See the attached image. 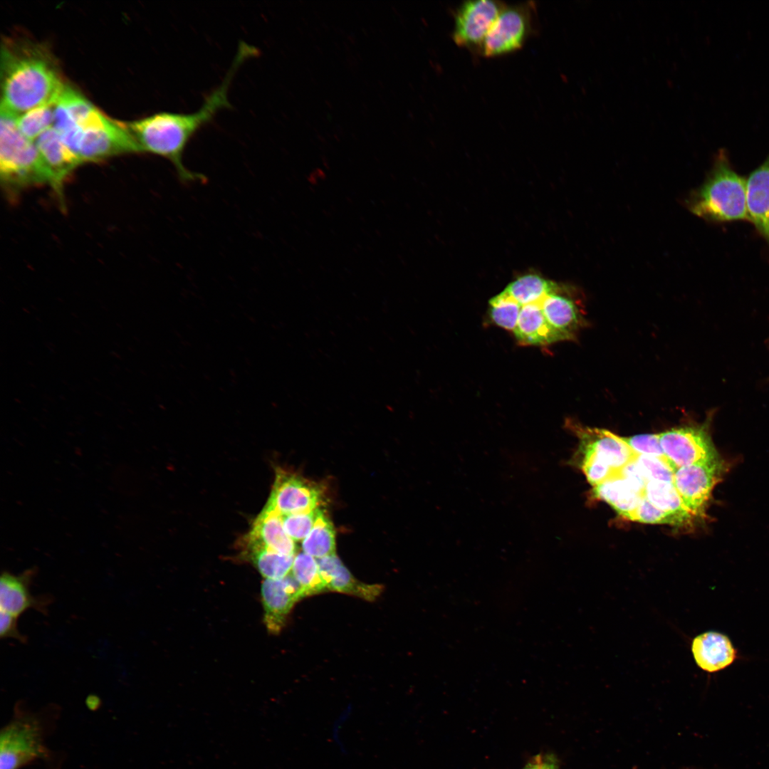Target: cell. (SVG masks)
Returning a JSON list of instances; mask_svg holds the SVG:
<instances>
[{
    "label": "cell",
    "mask_w": 769,
    "mask_h": 769,
    "mask_svg": "<svg viewBox=\"0 0 769 769\" xmlns=\"http://www.w3.org/2000/svg\"><path fill=\"white\" fill-rule=\"evenodd\" d=\"M542 769H558V763L555 758L553 756H543Z\"/></svg>",
    "instance_id": "cell-36"
},
{
    "label": "cell",
    "mask_w": 769,
    "mask_h": 769,
    "mask_svg": "<svg viewBox=\"0 0 769 769\" xmlns=\"http://www.w3.org/2000/svg\"><path fill=\"white\" fill-rule=\"evenodd\" d=\"M49 178V185L63 202L64 184L80 164V158L63 142L51 127L34 141Z\"/></svg>",
    "instance_id": "cell-13"
},
{
    "label": "cell",
    "mask_w": 769,
    "mask_h": 769,
    "mask_svg": "<svg viewBox=\"0 0 769 769\" xmlns=\"http://www.w3.org/2000/svg\"><path fill=\"white\" fill-rule=\"evenodd\" d=\"M767 343L768 344V347H769V339H768V341L767 342Z\"/></svg>",
    "instance_id": "cell-37"
},
{
    "label": "cell",
    "mask_w": 769,
    "mask_h": 769,
    "mask_svg": "<svg viewBox=\"0 0 769 769\" xmlns=\"http://www.w3.org/2000/svg\"><path fill=\"white\" fill-rule=\"evenodd\" d=\"M56 100L38 105L16 117V126L24 137L34 142L43 132L53 127Z\"/></svg>",
    "instance_id": "cell-28"
},
{
    "label": "cell",
    "mask_w": 769,
    "mask_h": 769,
    "mask_svg": "<svg viewBox=\"0 0 769 769\" xmlns=\"http://www.w3.org/2000/svg\"><path fill=\"white\" fill-rule=\"evenodd\" d=\"M543 763V756L541 755L535 756L533 758L524 768V769H542Z\"/></svg>",
    "instance_id": "cell-35"
},
{
    "label": "cell",
    "mask_w": 769,
    "mask_h": 769,
    "mask_svg": "<svg viewBox=\"0 0 769 769\" xmlns=\"http://www.w3.org/2000/svg\"><path fill=\"white\" fill-rule=\"evenodd\" d=\"M246 536L278 553L295 555V541L286 533L281 516L275 512L263 508Z\"/></svg>",
    "instance_id": "cell-21"
},
{
    "label": "cell",
    "mask_w": 769,
    "mask_h": 769,
    "mask_svg": "<svg viewBox=\"0 0 769 769\" xmlns=\"http://www.w3.org/2000/svg\"><path fill=\"white\" fill-rule=\"evenodd\" d=\"M46 755L43 728L34 716H16L2 728L0 769H20Z\"/></svg>",
    "instance_id": "cell-8"
},
{
    "label": "cell",
    "mask_w": 769,
    "mask_h": 769,
    "mask_svg": "<svg viewBox=\"0 0 769 769\" xmlns=\"http://www.w3.org/2000/svg\"><path fill=\"white\" fill-rule=\"evenodd\" d=\"M644 496L655 507L674 518L679 527L691 526L696 520L684 506L672 482L648 481Z\"/></svg>",
    "instance_id": "cell-22"
},
{
    "label": "cell",
    "mask_w": 769,
    "mask_h": 769,
    "mask_svg": "<svg viewBox=\"0 0 769 769\" xmlns=\"http://www.w3.org/2000/svg\"><path fill=\"white\" fill-rule=\"evenodd\" d=\"M593 493L627 520L644 496L637 491L620 474L594 486Z\"/></svg>",
    "instance_id": "cell-23"
},
{
    "label": "cell",
    "mask_w": 769,
    "mask_h": 769,
    "mask_svg": "<svg viewBox=\"0 0 769 769\" xmlns=\"http://www.w3.org/2000/svg\"><path fill=\"white\" fill-rule=\"evenodd\" d=\"M66 83L44 47L6 41L1 53V109L16 116L57 99Z\"/></svg>",
    "instance_id": "cell-2"
},
{
    "label": "cell",
    "mask_w": 769,
    "mask_h": 769,
    "mask_svg": "<svg viewBox=\"0 0 769 769\" xmlns=\"http://www.w3.org/2000/svg\"><path fill=\"white\" fill-rule=\"evenodd\" d=\"M36 572V568L33 567L18 575L8 571H4L1 573L0 579L1 610L18 617L30 609L36 610L42 613L46 612V607L50 603V598L46 596H34L30 590Z\"/></svg>",
    "instance_id": "cell-15"
},
{
    "label": "cell",
    "mask_w": 769,
    "mask_h": 769,
    "mask_svg": "<svg viewBox=\"0 0 769 769\" xmlns=\"http://www.w3.org/2000/svg\"><path fill=\"white\" fill-rule=\"evenodd\" d=\"M505 7L498 1L463 2L454 16L452 38L457 46L478 50L486 36Z\"/></svg>",
    "instance_id": "cell-12"
},
{
    "label": "cell",
    "mask_w": 769,
    "mask_h": 769,
    "mask_svg": "<svg viewBox=\"0 0 769 769\" xmlns=\"http://www.w3.org/2000/svg\"><path fill=\"white\" fill-rule=\"evenodd\" d=\"M291 575L298 584L303 597L328 590L317 559L304 552L294 557Z\"/></svg>",
    "instance_id": "cell-27"
},
{
    "label": "cell",
    "mask_w": 769,
    "mask_h": 769,
    "mask_svg": "<svg viewBox=\"0 0 769 769\" xmlns=\"http://www.w3.org/2000/svg\"><path fill=\"white\" fill-rule=\"evenodd\" d=\"M320 509L280 515L288 535L294 541H303L312 530Z\"/></svg>",
    "instance_id": "cell-30"
},
{
    "label": "cell",
    "mask_w": 769,
    "mask_h": 769,
    "mask_svg": "<svg viewBox=\"0 0 769 769\" xmlns=\"http://www.w3.org/2000/svg\"><path fill=\"white\" fill-rule=\"evenodd\" d=\"M621 438L637 456H654L666 460L659 443V434H644Z\"/></svg>",
    "instance_id": "cell-33"
},
{
    "label": "cell",
    "mask_w": 769,
    "mask_h": 769,
    "mask_svg": "<svg viewBox=\"0 0 769 769\" xmlns=\"http://www.w3.org/2000/svg\"><path fill=\"white\" fill-rule=\"evenodd\" d=\"M531 7L530 4L505 6L478 51L485 57H496L520 49L530 33Z\"/></svg>",
    "instance_id": "cell-11"
},
{
    "label": "cell",
    "mask_w": 769,
    "mask_h": 769,
    "mask_svg": "<svg viewBox=\"0 0 769 769\" xmlns=\"http://www.w3.org/2000/svg\"><path fill=\"white\" fill-rule=\"evenodd\" d=\"M244 541L246 544L245 553L265 579L279 580L290 574L294 555L275 552L247 536Z\"/></svg>",
    "instance_id": "cell-24"
},
{
    "label": "cell",
    "mask_w": 769,
    "mask_h": 769,
    "mask_svg": "<svg viewBox=\"0 0 769 769\" xmlns=\"http://www.w3.org/2000/svg\"><path fill=\"white\" fill-rule=\"evenodd\" d=\"M560 286L537 274H525L510 283L503 290L521 306L540 303Z\"/></svg>",
    "instance_id": "cell-25"
},
{
    "label": "cell",
    "mask_w": 769,
    "mask_h": 769,
    "mask_svg": "<svg viewBox=\"0 0 769 769\" xmlns=\"http://www.w3.org/2000/svg\"><path fill=\"white\" fill-rule=\"evenodd\" d=\"M566 424L579 439L576 456H574L578 465L600 464L619 472L636 459L637 455L621 436L606 429L585 427L571 420L567 421Z\"/></svg>",
    "instance_id": "cell-9"
},
{
    "label": "cell",
    "mask_w": 769,
    "mask_h": 769,
    "mask_svg": "<svg viewBox=\"0 0 769 769\" xmlns=\"http://www.w3.org/2000/svg\"><path fill=\"white\" fill-rule=\"evenodd\" d=\"M521 307L503 291L489 300L490 318L497 326L513 333Z\"/></svg>",
    "instance_id": "cell-29"
},
{
    "label": "cell",
    "mask_w": 769,
    "mask_h": 769,
    "mask_svg": "<svg viewBox=\"0 0 769 769\" xmlns=\"http://www.w3.org/2000/svg\"><path fill=\"white\" fill-rule=\"evenodd\" d=\"M746 204L749 221L769 244V155L746 180Z\"/></svg>",
    "instance_id": "cell-19"
},
{
    "label": "cell",
    "mask_w": 769,
    "mask_h": 769,
    "mask_svg": "<svg viewBox=\"0 0 769 769\" xmlns=\"http://www.w3.org/2000/svg\"><path fill=\"white\" fill-rule=\"evenodd\" d=\"M691 652L698 666L709 673L728 667L736 658V650L728 637L715 631L694 637Z\"/></svg>",
    "instance_id": "cell-17"
},
{
    "label": "cell",
    "mask_w": 769,
    "mask_h": 769,
    "mask_svg": "<svg viewBox=\"0 0 769 769\" xmlns=\"http://www.w3.org/2000/svg\"><path fill=\"white\" fill-rule=\"evenodd\" d=\"M628 520L649 524H669L679 527L676 520L655 507L644 496Z\"/></svg>",
    "instance_id": "cell-32"
},
{
    "label": "cell",
    "mask_w": 769,
    "mask_h": 769,
    "mask_svg": "<svg viewBox=\"0 0 769 769\" xmlns=\"http://www.w3.org/2000/svg\"><path fill=\"white\" fill-rule=\"evenodd\" d=\"M0 177L7 191L49 185V178L34 142L24 137L16 123V115L1 109Z\"/></svg>",
    "instance_id": "cell-4"
},
{
    "label": "cell",
    "mask_w": 769,
    "mask_h": 769,
    "mask_svg": "<svg viewBox=\"0 0 769 769\" xmlns=\"http://www.w3.org/2000/svg\"><path fill=\"white\" fill-rule=\"evenodd\" d=\"M325 489L319 483L278 469L265 510L278 515L311 511L324 504Z\"/></svg>",
    "instance_id": "cell-10"
},
{
    "label": "cell",
    "mask_w": 769,
    "mask_h": 769,
    "mask_svg": "<svg viewBox=\"0 0 769 769\" xmlns=\"http://www.w3.org/2000/svg\"><path fill=\"white\" fill-rule=\"evenodd\" d=\"M714 412V410L711 411L701 424L672 428L659 433L663 453L675 471L720 456L711 433Z\"/></svg>",
    "instance_id": "cell-6"
},
{
    "label": "cell",
    "mask_w": 769,
    "mask_h": 769,
    "mask_svg": "<svg viewBox=\"0 0 769 769\" xmlns=\"http://www.w3.org/2000/svg\"><path fill=\"white\" fill-rule=\"evenodd\" d=\"M544 316L563 340L575 339V333L586 325L581 305L561 287L548 294L540 303Z\"/></svg>",
    "instance_id": "cell-16"
},
{
    "label": "cell",
    "mask_w": 769,
    "mask_h": 769,
    "mask_svg": "<svg viewBox=\"0 0 769 769\" xmlns=\"http://www.w3.org/2000/svg\"><path fill=\"white\" fill-rule=\"evenodd\" d=\"M320 575L328 590L374 600L382 592V586L363 583L351 574L336 555L317 559Z\"/></svg>",
    "instance_id": "cell-18"
},
{
    "label": "cell",
    "mask_w": 769,
    "mask_h": 769,
    "mask_svg": "<svg viewBox=\"0 0 769 769\" xmlns=\"http://www.w3.org/2000/svg\"><path fill=\"white\" fill-rule=\"evenodd\" d=\"M18 617L1 610L0 637L1 639H14L26 642V638L18 629Z\"/></svg>",
    "instance_id": "cell-34"
},
{
    "label": "cell",
    "mask_w": 769,
    "mask_h": 769,
    "mask_svg": "<svg viewBox=\"0 0 769 769\" xmlns=\"http://www.w3.org/2000/svg\"><path fill=\"white\" fill-rule=\"evenodd\" d=\"M303 552L316 559L335 555V532L333 525L320 509L310 533L302 541Z\"/></svg>",
    "instance_id": "cell-26"
},
{
    "label": "cell",
    "mask_w": 769,
    "mask_h": 769,
    "mask_svg": "<svg viewBox=\"0 0 769 769\" xmlns=\"http://www.w3.org/2000/svg\"><path fill=\"white\" fill-rule=\"evenodd\" d=\"M264 624L268 631L278 633L293 605L303 598L301 590L291 575L279 580L265 579L261 587Z\"/></svg>",
    "instance_id": "cell-14"
},
{
    "label": "cell",
    "mask_w": 769,
    "mask_h": 769,
    "mask_svg": "<svg viewBox=\"0 0 769 769\" xmlns=\"http://www.w3.org/2000/svg\"><path fill=\"white\" fill-rule=\"evenodd\" d=\"M689 204L694 214L708 221L749 220L746 181L733 169L725 150L718 152L707 179Z\"/></svg>",
    "instance_id": "cell-3"
},
{
    "label": "cell",
    "mask_w": 769,
    "mask_h": 769,
    "mask_svg": "<svg viewBox=\"0 0 769 769\" xmlns=\"http://www.w3.org/2000/svg\"><path fill=\"white\" fill-rule=\"evenodd\" d=\"M728 467V463L720 456L675 471L673 483L684 506L696 519L706 518L713 490Z\"/></svg>",
    "instance_id": "cell-7"
},
{
    "label": "cell",
    "mask_w": 769,
    "mask_h": 769,
    "mask_svg": "<svg viewBox=\"0 0 769 769\" xmlns=\"http://www.w3.org/2000/svg\"><path fill=\"white\" fill-rule=\"evenodd\" d=\"M72 151L83 163L122 154L140 153L121 122L109 118L97 108L79 127Z\"/></svg>",
    "instance_id": "cell-5"
},
{
    "label": "cell",
    "mask_w": 769,
    "mask_h": 769,
    "mask_svg": "<svg viewBox=\"0 0 769 769\" xmlns=\"http://www.w3.org/2000/svg\"><path fill=\"white\" fill-rule=\"evenodd\" d=\"M540 303L521 307L517 325L513 331L520 345L545 346L563 341L561 336L548 323L542 311Z\"/></svg>",
    "instance_id": "cell-20"
},
{
    "label": "cell",
    "mask_w": 769,
    "mask_h": 769,
    "mask_svg": "<svg viewBox=\"0 0 769 769\" xmlns=\"http://www.w3.org/2000/svg\"><path fill=\"white\" fill-rule=\"evenodd\" d=\"M647 481L672 482L675 470L667 460L649 456L639 455L635 459Z\"/></svg>",
    "instance_id": "cell-31"
},
{
    "label": "cell",
    "mask_w": 769,
    "mask_h": 769,
    "mask_svg": "<svg viewBox=\"0 0 769 769\" xmlns=\"http://www.w3.org/2000/svg\"><path fill=\"white\" fill-rule=\"evenodd\" d=\"M246 61L236 53L221 84L192 113L159 112L131 122H121L130 134L140 153H150L168 159L182 183L204 182L205 177L188 169L184 162V151L193 137L222 109L231 107L229 90L233 78Z\"/></svg>",
    "instance_id": "cell-1"
}]
</instances>
